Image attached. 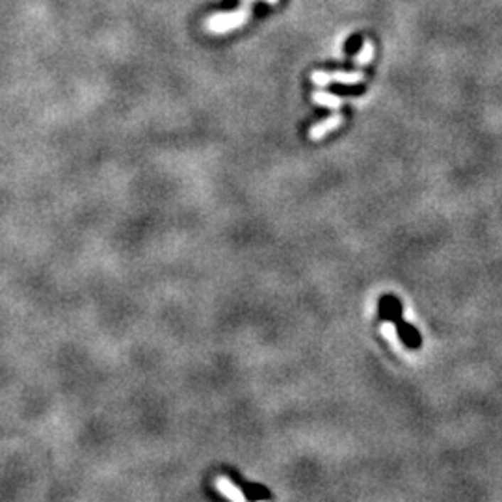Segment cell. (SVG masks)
<instances>
[{
    "instance_id": "6da1fadb",
    "label": "cell",
    "mask_w": 502,
    "mask_h": 502,
    "mask_svg": "<svg viewBox=\"0 0 502 502\" xmlns=\"http://www.w3.org/2000/svg\"><path fill=\"white\" fill-rule=\"evenodd\" d=\"M250 17L247 10H238L233 14H218L208 19V28L213 32H229V30L238 28L240 24H244Z\"/></svg>"
},
{
    "instance_id": "7a4b0ae2",
    "label": "cell",
    "mask_w": 502,
    "mask_h": 502,
    "mask_svg": "<svg viewBox=\"0 0 502 502\" xmlns=\"http://www.w3.org/2000/svg\"><path fill=\"white\" fill-rule=\"evenodd\" d=\"M395 326H396V331H398V337H400V341L406 344L407 348L417 350V348L422 346V337H420L419 331H417L411 324L404 322V320H398Z\"/></svg>"
},
{
    "instance_id": "3957f363",
    "label": "cell",
    "mask_w": 502,
    "mask_h": 502,
    "mask_svg": "<svg viewBox=\"0 0 502 502\" xmlns=\"http://www.w3.org/2000/svg\"><path fill=\"white\" fill-rule=\"evenodd\" d=\"M341 123H343V116H341V114L329 116L328 119L320 121V123H316V125L311 127L309 138L311 140H320V138H324V136L328 134V132L335 131V129H337Z\"/></svg>"
},
{
    "instance_id": "277c9868",
    "label": "cell",
    "mask_w": 502,
    "mask_h": 502,
    "mask_svg": "<svg viewBox=\"0 0 502 502\" xmlns=\"http://www.w3.org/2000/svg\"><path fill=\"white\" fill-rule=\"evenodd\" d=\"M380 311H382L383 320H387V322L396 324L402 319V304L395 296H385L382 299V304H380Z\"/></svg>"
},
{
    "instance_id": "5b68a950",
    "label": "cell",
    "mask_w": 502,
    "mask_h": 502,
    "mask_svg": "<svg viewBox=\"0 0 502 502\" xmlns=\"http://www.w3.org/2000/svg\"><path fill=\"white\" fill-rule=\"evenodd\" d=\"M216 488H218V491L222 493L223 497L231 498V501H237V502L246 501V495H244V493H242L240 489H238L237 486L231 482V479H228V476H218Z\"/></svg>"
},
{
    "instance_id": "8992f818",
    "label": "cell",
    "mask_w": 502,
    "mask_h": 502,
    "mask_svg": "<svg viewBox=\"0 0 502 502\" xmlns=\"http://www.w3.org/2000/svg\"><path fill=\"white\" fill-rule=\"evenodd\" d=\"M313 102H316V105H320V107H328V108H338L341 105H343L341 97L331 95V93H326V92H314Z\"/></svg>"
},
{
    "instance_id": "52a82bcc",
    "label": "cell",
    "mask_w": 502,
    "mask_h": 502,
    "mask_svg": "<svg viewBox=\"0 0 502 502\" xmlns=\"http://www.w3.org/2000/svg\"><path fill=\"white\" fill-rule=\"evenodd\" d=\"M331 77V82H341V84H356L359 82V80H363V73H344V71H338L333 73V75H329Z\"/></svg>"
},
{
    "instance_id": "ba28073f",
    "label": "cell",
    "mask_w": 502,
    "mask_h": 502,
    "mask_svg": "<svg viewBox=\"0 0 502 502\" xmlns=\"http://www.w3.org/2000/svg\"><path fill=\"white\" fill-rule=\"evenodd\" d=\"M311 80H313L316 86H328V84L331 82V77H329V73L314 71L313 75H311Z\"/></svg>"
},
{
    "instance_id": "9c48e42d",
    "label": "cell",
    "mask_w": 502,
    "mask_h": 502,
    "mask_svg": "<svg viewBox=\"0 0 502 502\" xmlns=\"http://www.w3.org/2000/svg\"><path fill=\"white\" fill-rule=\"evenodd\" d=\"M370 54H372L370 45L365 43V45H363L361 50L358 53V56H356V63H358V65H363V63H367L368 60H370Z\"/></svg>"
},
{
    "instance_id": "30bf717a",
    "label": "cell",
    "mask_w": 502,
    "mask_h": 502,
    "mask_svg": "<svg viewBox=\"0 0 502 502\" xmlns=\"http://www.w3.org/2000/svg\"><path fill=\"white\" fill-rule=\"evenodd\" d=\"M266 2H268V4H275L277 0H266Z\"/></svg>"
}]
</instances>
